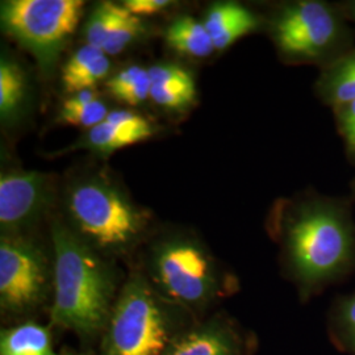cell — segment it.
<instances>
[{"mask_svg":"<svg viewBox=\"0 0 355 355\" xmlns=\"http://www.w3.org/2000/svg\"><path fill=\"white\" fill-rule=\"evenodd\" d=\"M341 8H343L346 19H350V20H353L355 23V0L345 3V4L341 6Z\"/></svg>","mask_w":355,"mask_h":355,"instance_id":"d4e9b609","label":"cell"},{"mask_svg":"<svg viewBox=\"0 0 355 355\" xmlns=\"http://www.w3.org/2000/svg\"><path fill=\"white\" fill-rule=\"evenodd\" d=\"M54 286L53 325L83 343L102 340L119 296V279L108 257L55 221L51 225Z\"/></svg>","mask_w":355,"mask_h":355,"instance_id":"7a4b0ae2","label":"cell"},{"mask_svg":"<svg viewBox=\"0 0 355 355\" xmlns=\"http://www.w3.org/2000/svg\"><path fill=\"white\" fill-rule=\"evenodd\" d=\"M346 154L355 162V101L333 110Z\"/></svg>","mask_w":355,"mask_h":355,"instance_id":"603a6c76","label":"cell"},{"mask_svg":"<svg viewBox=\"0 0 355 355\" xmlns=\"http://www.w3.org/2000/svg\"><path fill=\"white\" fill-rule=\"evenodd\" d=\"M145 29L141 17L128 12L124 6L103 1L94 8L85 26V38L87 45L110 57L125 51L144 35Z\"/></svg>","mask_w":355,"mask_h":355,"instance_id":"8fae6325","label":"cell"},{"mask_svg":"<svg viewBox=\"0 0 355 355\" xmlns=\"http://www.w3.org/2000/svg\"><path fill=\"white\" fill-rule=\"evenodd\" d=\"M0 355L58 354L51 341V330L33 321L1 330Z\"/></svg>","mask_w":355,"mask_h":355,"instance_id":"e0dca14e","label":"cell"},{"mask_svg":"<svg viewBox=\"0 0 355 355\" xmlns=\"http://www.w3.org/2000/svg\"><path fill=\"white\" fill-rule=\"evenodd\" d=\"M105 87L116 101L128 105H140L150 98L152 82L149 70L142 66L132 64L111 76L107 80Z\"/></svg>","mask_w":355,"mask_h":355,"instance_id":"7402d4cb","label":"cell"},{"mask_svg":"<svg viewBox=\"0 0 355 355\" xmlns=\"http://www.w3.org/2000/svg\"><path fill=\"white\" fill-rule=\"evenodd\" d=\"M271 37L291 62L321 69L353 49L352 31L341 6L324 0H297L283 6L271 23Z\"/></svg>","mask_w":355,"mask_h":355,"instance_id":"8992f818","label":"cell"},{"mask_svg":"<svg viewBox=\"0 0 355 355\" xmlns=\"http://www.w3.org/2000/svg\"><path fill=\"white\" fill-rule=\"evenodd\" d=\"M167 45L179 54L205 58L216 51L214 41L203 23L190 16L179 17L166 31Z\"/></svg>","mask_w":355,"mask_h":355,"instance_id":"ac0fdd59","label":"cell"},{"mask_svg":"<svg viewBox=\"0 0 355 355\" xmlns=\"http://www.w3.org/2000/svg\"><path fill=\"white\" fill-rule=\"evenodd\" d=\"M315 89L331 110L355 101V48L321 69Z\"/></svg>","mask_w":355,"mask_h":355,"instance_id":"2e32d148","label":"cell"},{"mask_svg":"<svg viewBox=\"0 0 355 355\" xmlns=\"http://www.w3.org/2000/svg\"><path fill=\"white\" fill-rule=\"evenodd\" d=\"M145 278L166 302L193 318L233 288L214 255L195 237L168 234L149 248Z\"/></svg>","mask_w":355,"mask_h":355,"instance_id":"277c9868","label":"cell"},{"mask_svg":"<svg viewBox=\"0 0 355 355\" xmlns=\"http://www.w3.org/2000/svg\"><path fill=\"white\" fill-rule=\"evenodd\" d=\"M54 262L36 243L20 236L0 240V309L11 318H26L53 293Z\"/></svg>","mask_w":355,"mask_h":355,"instance_id":"ba28073f","label":"cell"},{"mask_svg":"<svg viewBox=\"0 0 355 355\" xmlns=\"http://www.w3.org/2000/svg\"><path fill=\"white\" fill-rule=\"evenodd\" d=\"M26 95V78L23 69L3 57L0 62V116L10 123L20 112Z\"/></svg>","mask_w":355,"mask_h":355,"instance_id":"44dd1931","label":"cell"},{"mask_svg":"<svg viewBox=\"0 0 355 355\" xmlns=\"http://www.w3.org/2000/svg\"><path fill=\"white\" fill-rule=\"evenodd\" d=\"M255 343L233 318L217 315L193 322L167 355H252Z\"/></svg>","mask_w":355,"mask_h":355,"instance_id":"30bf717a","label":"cell"},{"mask_svg":"<svg viewBox=\"0 0 355 355\" xmlns=\"http://www.w3.org/2000/svg\"><path fill=\"white\" fill-rule=\"evenodd\" d=\"M70 227L105 257L127 254L145 237L149 215L107 178H83L66 193Z\"/></svg>","mask_w":355,"mask_h":355,"instance_id":"5b68a950","label":"cell"},{"mask_svg":"<svg viewBox=\"0 0 355 355\" xmlns=\"http://www.w3.org/2000/svg\"><path fill=\"white\" fill-rule=\"evenodd\" d=\"M150 99L170 111H184L196 101V83L189 70L173 64H154L148 69Z\"/></svg>","mask_w":355,"mask_h":355,"instance_id":"5bb4252c","label":"cell"},{"mask_svg":"<svg viewBox=\"0 0 355 355\" xmlns=\"http://www.w3.org/2000/svg\"><path fill=\"white\" fill-rule=\"evenodd\" d=\"M111 71L110 57L104 51L85 45L69 58L62 69L61 82L66 94L95 89Z\"/></svg>","mask_w":355,"mask_h":355,"instance_id":"9a60e30c","label":"cell"},{"mask_svg":"<svg viewBox=\"0 0 355 355\" xmlns=\"http://www.w3.org/2000/svg\"><path fill=\"white\" fill-rule=\"evenodd\" d=\"M83 7L82 0L3 1L1 26L33 53L45 73H51L64 44L76 32Z\"/></svg>","mask_w":355,"mask_h":355,"instance_id":"52a82bcc","label":"cell"},{"mask_svg":"<svg viewBox=\"0 0 355 355\" xmlns=\"http://www.w3.org/2000/svg\"><path fill=\"white\" fill-rule=\"evenodd\" d=\"M110 114L107 104L103 102L99 92L96 89H86L70 95L64 101L58 121L74 127H96Z\"/></svg>","mask_w":355,"mask_h":355,"instance_id":"d6986e66","label":"cell"},{"mask_svg":"<svg viewBox=\"0 0 355 355\" xmlns=\"http://www.w3.org/2000/svg\"><path fill=\"white\" fill-rule=\"evenodd\" d=\"M171 4L173 1L170 0H127L123 3L128 12L137 17L152 16L154 13L161 12Z\"/></svg>","mask_w":355,"mask_h":355,"instance_id":"cb8c5ba5","label":"cell"},{"mask_svg":"<svg viewBox=\"0 0 355 355\" xmlns=\"http://www.w3.org/2000/svg\"><path fill=\"white\" fill-rule=\"evenodd\" d=\"M331 343L346 355H355V291L334 299L328 312Z\"/></svg>","mask_w":355,"mask_h":355,"instance_id":"ffe728a7","label":"cell"},{"mask_svg":"<svg viewBox=\"0 0 355 355\" xmlns=\"http://www.w3.org/2000/svg\"><path fill=\"white\" fill-rule=\"evenodd\" d=\"M49 178L37 171H7L0 177V228L3 236H20L48 207Z\"/></svg>","mask_w":355,"mask_h":355,"instance_id":"9c48e42d","label":"cell"},{"mask_svg":"<svg viewBox=\"0 0 355 355\" xmlns=\"http://www.w3.org/2000/svg\"><path fill=\"white\" fill-rule=\"evenodd\" d=\"M270 230L302 302L355 271V220L347 199L308 193L282 204Z\"/></svg>","mask_w":355,"mask_h":355,"instance_id":"6da1fadb","label":"cell"},{"mask_svg":"<svg viewBox=\"0 0 355 355\" xmlns=\"http://www.w3.org/2000/svg\"><path fill=\"white\" fill-rule=\"evenodd\" d=\"M193 322L192 315L166 302L145 275L133 274L120 288L101 355H167Z\"/></svg>","mask_w":355,"mask_h":355,"instance_id":"3957f363","label":"cell"},{"mask_svg":"<svg viewBox=\"0 0 355 355\" xmlns=\"http://www.w3.org/2000/svg\"><path fill=\"white\" fill-rule=\"evenodd\" d=\"M352 187H353V192H354V195H355V179H354V182H353V184H352Z\"/></svg>","mask_w":355,"mask_h":355,"instance_id":"484cf974","label":"cell"},{"mask_svg":"<svg viewBox=\"0 0 355 355\" xmlns=\"http://www.w3.org/2000/svg\"><path fill=\"white\" fill-rule=\"evenodd\" d=\"M203 24L216 51H225L237 40L254 32L259 26V19L240 3L224 1L215 3L207 10Z\"/></svg>","mask_w":355,"mask_h":355,"instance_id":"4fadbf2b","label":"cell"},{"mask_svg":"<svg viewBox=\"0 0 355 355\" xmlns=\"http://www.w3.org/2000/svg\"><path fill=\"white\" fill-rule=\"evenodd\" d=\"M154 135V128L140 114L116 110L111 111L105 120L79 141L76 148H85L99 154H111L129 145L148 140Z\"/></svg>","mask_w":355,"mask_h":355,"instance_id":"7c38bea8","label":"cell"}]
</instances>
